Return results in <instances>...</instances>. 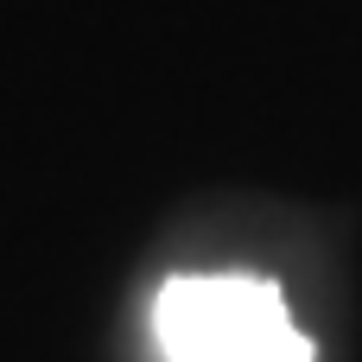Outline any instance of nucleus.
I'll return each instance as SVG.
<instances>
[{"label": "nucleus", "instance_id": "obj_1", "mask_svg": "<svg viewBox=\"0 0 362 362\" xmlns=\"http://www.w3.org/2000/svg\"><path fill=\"white\" fill-rule=\"evenodd\" d=\"M165 362H318L286 293L255 274H185L153 299Z\"/></svg>", "mask_w": 362, "mask_h": 362}]
</instances>
